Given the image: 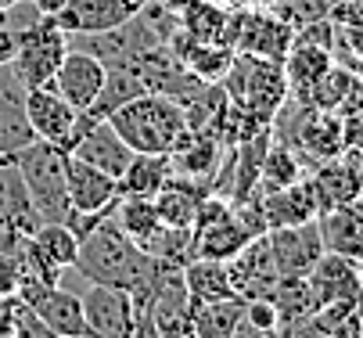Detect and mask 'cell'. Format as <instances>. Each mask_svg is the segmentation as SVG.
I'll list each match as a JSON object with an SVG mask.
<instances>
[{
  "mask_svg": "<svg viewBox=\"0 0 363 338\" xmlns=\"http://www.w3.org/2000/svg\"><path fill=\"white\" fill-rule=\"evenodd\" d=\"M155 263H162L169 270H184L191 259H194V237H191V227H169V223H159L155 234L140 245Z\"/></svg>",
  "mask_w": 363,
  "mask_h": 338,
  "instance_id": "29",
  "label": "cell"
},
{
  "mask_svg": "<svg viewBox=\"0 0 363 338\" xmlns=\"http://www.w3.org/2000/svg\"><path fill=\"white\" fill-rule=\"evenodd\" d=\"M18 4H26V0H0V26H4L8 11H11V8H18Z\"/></svg>",
  "mask_w": 363,
  "mask_h": 338,
  "instance_id": "40",
  "label": "cell"
},
{
  "mask_svg": "<svg viewBox=\"0 0 363 338\" xmlns=\"http://www.w3.org/2000/svg\"><path fill=\"white\" fill-rule=\"evenodd\" d=\"M65 187H69V205L76 213H108L119 198V180L83 162L72 152H65Z\"/></svg>",
  "mask_w": 363,
  "mask_h": 338,
  "instance_id": "13",
  "label": "cell"
},
{
  "mask_svg": "<svg viewBox=\"0 0 363 338\" xmlns=\"http://www.w3.org/2000/svg\"><path fill=\"white\" fill-rule=\"evenodd\" d=\"M69 51V36L65 29L55 22V15H40L36 22H29L26 29H15V72L22 76V83L33 86H47L55 83V72L62 65Z\"/></svg>",
  "mask_w": 363,
  "mask_h": 338,
  "instance_id": "5",
  "label": "cell"
},
{
  "mask_svg": "<svg viewBox=\"0 0 363 338\" xmlns=\"http://www.w3.org/2000/svg\"><path fill=\"white\" fill-rule=\"evenodd\" d=\"M241 313H245L241 295L191 306V331H194V338H234Z\"/></svg>",
  "mask_w": 363,
  "mask_h": 338,
  "instance_id": "28",
  "label": "cell"
},
{
  "mask_svg": "<svg viewBox=\"0 0 363 338\" xmlns=\"http://www.w3.org/2000/svg\"><path fill=\"white\" fill-rule=\"evenodd\" d=\"M209 195H213L209 187H201V184L173 173L169 184L155 195V209H159V220L169 223V227H194L198 209H201V202Z\"/></svg>",
  "mask_w": 363,
  "mask_h": 338,
  "instance_id": "23",
  "label": "cell"
},
{
  "mask_svg": "<svg viewBox=\"0 0 363 338\" xmlns=\"http://www.w3.org/2000/svg\"><path fill=\"white\" fill-rule=\"evenodd\" d=\"M72 155H79L83 162L97 166V169H105L108 176L119 180V173L126 169V162L133 159V148L116 133V126L108 119H101V123H90L79 140L72 144Z\"/></svg>",
  "mask_w": 363,
  "mask_h": 338,
  "instance_id": "18",
  "label": "cell"
},
{
  "mask_svg": "<svg viewBox=\"0 0 363 338\" xmlns=\"http://www.w3.org/2000/svg\"><path fill=\"white\" fill-rule=\"evenodd\" d=\"M26 306H33V313L62 338H86V313H83V299L65 292L62 284H47L40 292H33L29 299H22Z\"/></svg>",
  "mask_w": 363,
  "mask_h": 338,
  "instance_id": "17",
  "label": "cell"
},
{
  "mask_svg": "<svg viewBox=\"0 0 363 338\" xmlns=\"http://www.w3.org/2000/svg\"><path fill=\"white\" fill-rule=\"evenodd\" d=\"M105 72H108L105 62H97L94 55L79 51V47H69L65 58H62V65H58V72H55V83H50V86H55L76 112H83V108L97 98L101 83H105Z\"/></svg>",
  "mask_w": 363,
  "mask_h": 338,
  "instance_id": "16",
  "label": "cell"
},
{
  "mask_svg": "<svg viewBox=\"0 0 363 338\" xmlns=\"http://www.w3.org/2000/svg\"><path fill=\"white\" fill-rule=\"evenodd\" d=\"M317 227H320L324 252L359 259L363 256V195L352 198V202H345V205L328 209L317 220Z\"/></svg>",
  "mask_w": 363,
  "mask_h": 338,
  "instance_id": "20",
  "label": "cell"
},
{
  "mask_svg": "<svg viewBox=\"0 0 363 338\" xmlns=\"http://www.w3.org/2000/svg\"><path fill=\"white\" fill-rule=\"evenodd\" d=\"M359 166H363V155H359Z\"/></svg>",
  "mask_w": 363,
  "mask_h": 338,
  "instance_id": "43",
  "label": "cell"
},
{
  "mask_svg": "<svg viewBox=\"0 0 363 338\" xmlns=\"http://www.w3.org/2000/svg\"><path fill=\"white\" fill-rule=\"evenodd\" d=\"M335 65V55H331V47H320V43H306V40H291L288 47V55L281 62L284 69V79H288V98L302 101L306 98V90L313 86L328 69Z\"/></svg>",
  "mask_w": 363,
  "mask_h": 338,
  "instance_id": "22",
  "label": "cell"
},
{
  "mask_svg": "<svg viewBox=\"0 0 363 338\" xmlns=\"http://www.w3.org/2000/svg\"><path fill=\"white\" fill-rule=\"evenodd\" d=\"M180 274H184V288H187V295H191V306L238 295L234 284H230V277H227V263H220V259H201V256H194Z\"/></svg>",
  "mask_w": 363,
  "mask_h": 338,
  "instance_id": "26",
  "label": "cell"
},
{
  "mask_svg": "<svg viewBox=\"0 0 363 338\" xmlns=\"http://www.w3.org/2000/svg\"><path fill=\"white\" fill-rule=\"evenodd\" d=\"M40 223L15 155H0V227L29 234Z\"/></svg>",
  "mask_w": 363,
  "mask_h": 338,
  "instance_id": "21",
  "label": "cell"
},
{
  "mask_svg": "<svg viewBox=\"0 0 363 338\" xmlns=\"http://www.w3.org/2000/svg\"><path fill=\"white\" fill-rule=\"evenodd\" d=\"M295 40V29L270 8H241L234 11V26H230V47L238 55H255V58H270V62H284L288 47Z\"/></svg>",
  "mask_w": 363,
  "mask_h": 338,
  "instance_id": "7",
  "label": "cell"
},
{
  "mask_svg": "<svg viewBox=\"0 0 363 338\" xmlns=\"http://www.w3.org/2000/svg\"><path fill=\"white\" fill-rule=\"evenodd\" d=\"M180 15V29L198 40V43H227L230 47V18L234 11L216 4V0H187L177 11Z\"/></svg>",
  "mask_w": 363,
  "mask_h": 338,
  "instance_id": "24",
  "label": "cell"
},
{
  "mask_svg": "<svg viewBox=\"0 0 363 338\" xmlns=\"http://www.w3.org/2000/svg\"><path fill=\"white\" fill-rule=\"evenodd\" d=\"M227 277L234 284V292L241 299H270L274 288L281 281L274 252H270V241L267 234L252 237L248 245H241L230 259H227Z\"/></svg>",
  "mask_w": 363,
  "mask_h": 338,
  "instance_id": "9",
  "label": "cell"
},
{
  "mask_svg": "<svg viewBox=\"0 0 363 338\" xmlns=\"http://www.w3.org/2000/svg\"><path fill=\"white\" fill-rule=\"evenodd\" d=\"M359 270H363V256H359Z\"/></svg>",
  "mask_w": 363,
  "mask_h": 338,
  "instance_id": "42",
  "label": "cell"
},
{
  "mask_svg": "<svg viewBox=\"0 0 363 338\" xmlns=\"http://www.w3.org/2000/svg\"><path fill=\"white\" fill-rule=\"evenodd\" d=\"M108 123L116 126V133L130 144L133 152H147V155H169L191 133L184 108L173 98L155 94V90H144L140 98L116 108L108 116Z\"/></svg>",
  "mask_w": 363,
  "mask_h": 338,
  "instance_id": "2",
  "label": "cell"
},
{
  "mask_svg": "<svg viewBox=\"0 0 363 338\" xmlns=\"http://www.w3.org/2000/svg\"><path fill=\"white\" fill-rule=\"evenodd\" d=\"M306 284L313 292V303L317 310L324 306H338V303H356V295L363 292V270H359V259H349V256H335V252H324L317 259V266L306 274Z\"/></svg>",
  "mask_w": 363,
  "mask_h": 338,
  "instance_id": "11",
  "label": "cell"
},
{
  "mask_svg": "<svg viewBox=\"0 0 363 338\" xmlns=\"http://www.w3.org/2000/svg\"><path fill=\"white\" fill-rule=\"evenodd\" d=\"M11 338H62V334H55L33 313V306H26L18 299V303H11Z\"/></svg>",
  "mask_w": 363,
  "mask_h": 338,
  "instance_id": "34",
  "label": "cell"
},
{
  "mask_svg": "<svg viewBox=\"0 0 363 338\" xmlns=\"http://www.w3.org/2000/svg\"><path fill=\"white\" fill-rule=\"evenodd\" d=\"M191 237H194V256L201 259H220L227 263L241 245H248L252 234L241 227L234 205L223 198V195H209L198 209V220L191 227Z\"/></svg>",
  "mask_w": 363,
  "mask_h": 338,
  "instance_id": "6",
  "label": "cell"
},
{
  "mask_svg": "<svg viewBox=\"0 0 363 338\" xmlns=\"http://www.w3.org/2000/svg\"><path fill=\"white\" fill-rule=\"evenodd\" d=\"M169 176H173V159H169V155L133 152V159H130L126 169L119 173V195L155 198V195H159V191L169 184Z\"/></svg>",
  "mask_w": 363,
  "mask_h": 338,
  "instance_id": "25",
  "label": "cell"
},
{
  "mask_svg": "<svg viewBox=\"0 0 363 338\" xmlns=\"http://www.w3.org/2000/svg\"><path fill=\"white\" fill-rule=\"evenodd\" d=\"M15 58V29L0 26V65H8Z\"/></svg>",
  "mask_w": 363,
  "mask_h": 338,
  "instance_id": "37",
  "label": "cell"
},
{
  "mask_svg": "<svg viewBox=\"0 0 363 338\" xmlns=\"http://www.w3.org/2000/svg\"><path fill=\"white\" fill-rule=\"evenodd\" d=\"M227 101L252 112L255 119L274 123L281 105H288V79L281 62L255 58V55H234L227 76L220 79Z\"/></svg>",
  "mask_w": 363,
  "mask_h": 338,
  "instance_id": "3",
  "label": "cell"
},
{
  "mask_svg": "<svg viewBox=\"0 0 363 338\" xmlns=\"http://www.w3.org/2000/svg\"><path fill=\"white\" fill-rule=\"evenodd\" d=\"M26 119H29V130H33L36 140L58 144V148L65 152L69 148V137L76 130L79 112L47 83V86H33L26 94Z\"/></svg>",
  "mask_w": 363,
  "mask_h": 338,
  "instance_id": "12",
  "label": "cell"
},
{
  "mask_svg": "<svg viewBox=\"0 0 363 338\" xmlns=\"http://www.w3.org/2000/svg\"><path fill=\"white\" fill-rule=\"evenodd\" d=\"M140 4H144V0H140Z\"/></svg>",
  "mask_w": 363,
  "mask_h": 338,
  "instance_id": "44",
  "label": "cell"
},
{
  "mask_svg": "<svg viewBox=\"0 0 363 338\" xmlns=\"http://www.w3.org/2000/svg\"><path fill=\"white\" fill-rule=\"evenodd\" d=\"M255 331L263 334H277L281 331V317H277V306L270 299H245V313H241Z\"/></svg>",
  "mask_w": 363,
  "mask_h": 338,
  "instance_id": "35",
  "label": "cell"
},
{
  "mask_svg": "<svg viewBox=\"0 0 363 338\" xmlns=\"http://www.w3.org/2000/svg\"><path fill=\"white\" fill-rule=\"evenodd\" d=\"M234 55L238 51H234V47H227V43H198V40H191L184 58H180V65L194 79H201V83H220L227 76Z\"/></svg>",
  "mask_w": 363,
  "mask_h": 338,
  "instance_id": "32",
  "label": "cell"
},
{
  "mask_svg": "<svg viewBox=\"0 0 363 338\" xmlns=\"http://www.w3.org/2000/svg\"><path fill=\"white\" fill-rule=\"evenodd\" d=\"M159 4H166V8H173V11H180V8L187 4V0H159Z\"/></svg>",
  "mask_w": 363,
  "mask_h": 338,
  "instance_id": "41",
  "label": "cell"
},
{
  "mask_svg": "<svg viewBox=\"0 0 363 338\" xmlns=\"http://www.w3.org/2000/svg\"><path fill=\"white\" fill-rule=\"evenodd\" d=\"M112 220L119 223V230L137 241V245H144V241L155 234V227H159V209H155V198H140V195H119L116 205H112Z\"/></svg>",
  "mask_w": 363,
  "mask_h": 338,
  "instance_id": "30",
  "label": "cell"
},
{
  "mask_svg": "<svg viewBox=\"0 0 363 338\" xmlns=\"http://www.w3.org/2000/svg\"><path fill=\"white\" fill-rule=\"evenodd\" d=\"M83 299V313H86V338H130L133 320H137V306L126 288H112V284H90Z\"/></svg>",
  "mask_w": 363,
  "mask_h": 338,
  "instance_id": "8",
  "label": "cell"
},
{
  "mask_svg": "<svg viewBox=\"0 0 363 338\" xmlns=\"http://www.w3.org/2000/svg\"><path fill=\"white\" fill-rule=\"evenodd\" d=\"M29 245H33V252L43 259V263H50L55 270H69V266H76V252H79V237L72 234V227L69 223H36L33 230H29Z\"/></svg>",
  "mask_w": 363,
  "mask_h": 338,
  "instance_id": "27",
  "label": "cell"
},
{
  "mask_svg": "<svg viewBox=\"0 0 363 338\" xmlns=\"http://www.w3.org/2000/svg\"><path fill=\"white\" fill-rule=\"evenodd\" d=\"M306 169H302V159L291 144L284 140H270V148L263 155V169H259V195H267V191H281L295 180H302Z\"/></svg>",
  "mask_w": 363,
  "mask_h": 338,
  "instance_id": "31",
  "label": "cell"
},
{
  "mask_svg": "<svg viewBox=\"0 0 363 338\" xmlns=\"http://www.w3.org/2000/svg\"><path fill=\"white\" fill-rule=\"evenodd\" d=\"M342 119V144L345 152L363 155V112H338Z\"/></svg>",
  "mask_w": 363,
  "mask_h": 338,
  "instance_id": "36",
  "label": "cell"
},
{
  "mask_svg": "<svg viewBox=\"0 0 363 338\" xmlns=\"http://www.w3.org/2000/svg\"><path fill=\"white\" fill-rule=\"evenodd\" d=\"M26 94L29 86L22 83L15 65H0V155H15L29 140H36L26 119Z\"/></svg>",
  "mask_w": 363,
  "mask_h": 338,
  "instance_id": "15",
  "label": "cell"
},
{
  "mask_svg": "<svg viewBox=\"0 0 363 338\" xmlns=\"http://www.w3.org/2000/svg\"><path fill=\"white\" fill-rule=\"evenodd\" d=\"M352 320H356V327L363 331V292L356 295V303H352Z\"/></svg>",
  "mask_w": 363,
  "mask_h": 338,
  "instance_id": "39",
  "label": "cell"
},
{
  "mask_svg": "<svg viewBox=\"0 0 363 338\" xmlns=\"http://www.w3.org/2000/svg\"><path fill=\"white\" fill-rule=\"evenodd\" d=\"M162 263H155L137 241H130L119 223L112 220V213L101 220L97 227H90L79 237V252H76V270L90 281V284H112V288H140Z\"/></svg>",
  "mask_w": 363,
  "mask_h": 338,
  "instance_id": "1",
  "label": "cell"
},
{
  "mask_svg": "<svg viewBox=\"0 0 363 338\" xmlns=\"http://www.w3.org/2000/svg\"><path fill=\"white\" fill-rule=\"evenodd\" d=\"M140 11V0H65V8L55 15V22L65 29V36H86L105 33L123 22H130Z\"/></svg>",
  "mask_w": 363,
  "mask_h": 338,
  "instance_id": "14",
  "label": "cell"
},
{
  "mask_svg": "<svg viewBox=\"0 0 363 338\" xmlns=\"http://www.w3.org/2000/svg\"><path fill=\"white\" fill-rule=\"evenodd\" d=\"M267 241H270V252H274V263H277L281 277H306L317 266V259L324 256V241H320L317 220L291 223V227H270Z\"/></svg>",
  "mask_w": 363,
  "mask_h": 338,
  "instance_id": "10",
  "label": "cell"
},
{
  "mask_svg": "<svg viewBox=\"0 0 363 338\" xmlns=\"http://www.w3.org/2000/svg\"><path fill=\"white\" fill-rule=\"evenodd\" d=\"M26 191L33 198V209L40 223H65L69 216V187H65V152L58 144L47 140H29L22 152H15Z\"/></svg>",
  "mask_w": 363,
  "mask_h": 338,
  "instance_id": "4",
  "label": "cell"
},
{
  "mask_svg": "<svg viewBox=\"0 0 363 338\" xmlns=\"http://www.w3.org/2000/svg\"><path fill=\"white\" fill-rule=\"evenodd\" d=\"M263 216H267V230L320 220V198H317L313 180L302 176V180H295L281 191H267L263 195Z\"/></svg>",
  "mask_w": 363,
  "mask_h": 338,
  "instance_id": "19",
  "label": "cell"
},
{
  "mask_svg": "<svg viewBox=\"0 0 363 338\" xmlns=\"http://www.w3.org/2000/svg\"><path fill=\"white\" fill-rule=\"evenodd\" d=\"M349 83H352V69H345V65L335 62V65H331L313 86L306 90L302 105L320 108V112H338L342 101H345V94H349Z\"/></svg>",
  "mask_w": 363,
  "mask_h": 338,
  "instance_id": "33",
  "label": "cell"
},
{
  "mask_svg": "<svg viewBox=\"0 0 363 338\" xmlns=\"http://www.w3.org/2000/svg\"><path fill=\"white\" fill-rule=\"evenodd\" d=\"M26 4H33L36 15H58L65 8V0H26Z\"/></svg>",
  "mask_w": 363,
  "mask_h": 338,
  "instance_id": "38",
  "label": "cell"
}]
</instances>
